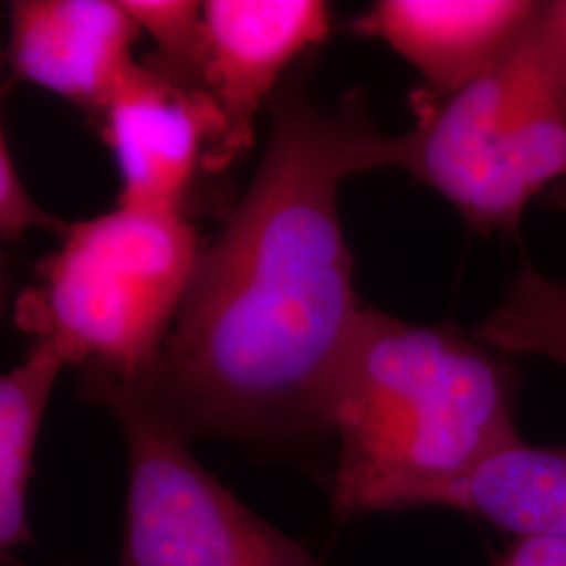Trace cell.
I'll return each instance as SVG.
<instances>
[{
  "label": "cell",
  "mask_w": 566,
  "mask_h": 566,
  "mask_svg": "<svg viewBox=\"0 0 566 566\" xmlns=\"http://www.w3.org/2000/svg\"><path fill=\"white\" fill-rule=\"evenodd\" d=\"M306 60L271 97L261 164L202 245L163 353L133 382L187 441L263 449L329 434L365 311L338 191L348 177L401 168L403 139L378 130L359 91L322 102Z\"/></svg>",
  "instance_id": "1"
},
{
  "label": "cell",
  "mask_w": 566,
  "mask_h": 566,
  "mask_svg": "<svg viewBox=\"0 0 566 566\" xmlns=\"http://www.w3.org/2000/svg\"><path fill=\"white\" fill-rule=\"evenodd\" d=\"M332 483L343 518L432 506L437 495L521 439L512 369L453 325L365 308L329 403Z\"/></svg>",
  "instance_id": "2"
},
{
  "label": "cell",
  "mask_w": 566,
  "mask_h": 566,
  "mask_svg": "<svg viewBox=\"0 0 566 566\" xmlns=\"http://www.w3.org/2000/svg\"><path fill=\"white\" fill-rule=\"evenodd\" d=\"M401 170L483 233H516L528 202L566 179V13L544 2L483 76L447 99L418 95Z\"/></svg>",
  "instance_id": "3"
},
{
  "label": "cell",
  "mask_w": 566,
  "mask_h": 566,
  "mask_svg": "<svg viewBox=\"0 0 566 566\" xmlns=\"http://www.w3.org/2000/svg\"><path fill=\"white\" fill-rule=\"evenodd\" d=\"M200 252L177 212L118 206L70 223L21 292L15 324L67 365L135 382L163 353Z\"/></svg>",
  "instance_id": "4"
},
{
  "label": "cell",
  "mask_w": 566,
  "mask_h": 566,
  "mask_svg": "<svg viewBox=\"0 0 566 566\" xmlns=\"http://www.w3.org/2000/svg\"><path fill=\"white\" fill-rule=\"evenodd\" d=\"M81 395L116 418L126 446L118 566H325L221 485L133 382L82 369Z\"/></svg>",
  "instance_id": "5"
},
{
  "label": "cell",
  "mask_w": 566,
  "mask_h": 566,
  "mask_svg": "<svg viewBox=\"0 0 566 566\" xmlns=\"http://www.w3.org/2000/svg\"><path fill=\"white\" fill-rule=\"evenodd\" d=\"M97 130L120 172L118 206L185 214L193 177L223 137V116L208 91L135 61Z\"/></svg>",
  "instance_id": "6"
},
{
  "label": "cell",
  "mask_w": 566,
  "mask_h": 566,
  "mask_svg": "<svg viewBox=\"0 0 566 566\" xmlns=\"http://www.w3.org/2000/svg\"><path fill=\"white\" fill-rule=\"evenodd\" d=\"M206 88L223 116V137L203 170L223 172L256 142V116L313 46L329 39L322 0H208Z\"/></svg>",
  "instance_id": "7"
},
{
  "label": "cell",
  "mask_w": 566,
  "mask_h": 566,
  "mask_svg": "<svg viewBox=\"0 0 566 566\" xmlns=\"http://www.w3.org/2000/svg\"><path fill=\"white\" fill-rule=\"evenodd\" d=\"M142 34L120 0H15L7 61L20 81L76 105L99 126Z\"/></svg>",
  "instance_id": "8"
},
{
  "label": "cell",
  "mask_w": 566,
  "mask_h": 566,
  "mask_svg": "<svg viewBox=\"0 0 566 566\" xmlns=\"http://www.w3.org/2000/svg\"><path fill=\"white\" fill-rule=\"evenodd\" d=\"M544 2L537 0H380L350 23L388 44L426 81V95L447 99L500 60Z\"/></svg>",
  "instance_id": "9"
},
{
  "label": "cell",
  "mask_w": 566,
  "mask_h": 566,
  "mask_svg": "<svg viewBox=\"0 0 566 566\" xmlns=\"http://www.w3.org/2000/svg\"><path fill=\"white\" fill-rule=\"evenodd\" d=\"M432 506L464 510L516 537L566 539V443L506 447L443 489Z\"/></svg>",
  "instance_id": "10"
},
{
  "label": "cell",
  "mask_w": 566,
  "mask_h": 566,
  "mask_svg": "<svg viewBox=\"0 0 566 566\" xmlns=\"http://www.w3.org/2000/svg\"><path fill=\"white\" fill-rule=\"evenodd\" d=\"M67 359L60 348L36 340L20 365L0 378V546L30 542L28 485L44 409Z\"/></svg>",
  "instance_id": "11"
},
{
  "label": "cell",
  "mask_w": 566,
  "mask_h": 566,
  "mask_svg": "<svg viewBox=\"0 0 566 566\" xmlns=\"http://www.w3.org/2000/svg\"><path fill=\"white\" fill-rule=\"evenodd\" d=\"M470 334L495 350L546 357L566 367V280L526 266Z\"/></svg>",
  "instance_id": "12"
},
{
  "label": "cell",
  "mask_w": 566,
  "mask_h": 566,
  "mask_svg": "<svg viewBox=\"0 0 566 566\" xmlns=\"http://www.w3.org/2000/svg\"><path fill=\"white\" fill-rule=\"evenodd\" d=\"M156 53L147 61L187 88H206L203 2L191 0H120Z\"/></svg>",
  "instance_id": "13"
},
{
  "label": "cell",
  "mask_w": 566,
  "mask_h": 566,
  "mask_svg": "<svg viewBox=\"0 0 566 566\" xmlns=\"http://www.w3.org/2000/svg\"><path fill=\"white\" fill-rule=\"evenodd\" d=\"M70 223H63L57 217L42 210L32 200L30 191L21 181L13 154L9 149L7 137L0 139V235L4 242H15L30 229H44L63 235Z\"/></svg>",
  "instance_id": "14"
},
{
  "label": "cell",
  "mask_w": 566,
  "mask_h": 566,
  "mask_svg": "<svg viewBox=\"0 0 566 566\" xmlns=\"http://www.w3.org/2000/svg\"><path fill=\"white\" fill-rule=\"evenodd\" d=\"M495 566H566V539L556 535H521Z\"/></svg>",
  "instance_id": "15"
},
{
  "label": "cell",
  "mask_w": 566,
  "mask_h": 566,
  "mask_svg": "<svg viewBox=\"0 0 566 566\" xmlns=\"http://www.w3.org/2000/svg\"><path fill=\"white\" fill-rule=\"evenodd\" d=\"M563 4H565V13H566V0H563Z\"/></svg>",
  "instance_id": "16"
}]
</instances>
